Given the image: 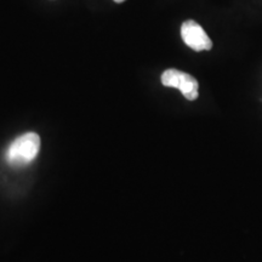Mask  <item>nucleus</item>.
<instances>
[{
    "instance_id": "obj_3",
    "label": "nucleus",
    "mask_w": 262,
    "mask_h": 262,
    "mask_svg": "<svg viewBox=\"0 0 262 262\" xmlns=\"http://www.w3.org/2000/svg\"><path fill=\"white\" fill-rule=\"evenodd\" d=\"M181 37L185 44L194 51L210 50L212 48L211 39L209 38L204 29L193 19L183 22L181 26Z\"/></svg>"
},
{
    "instance_id": "obj_4",
    "label": "nucleus",
    "mask_w": 262,
    "mask_h": 262,
    "mask_svg": "<svg viewBox=\"0 0 262 262\" xmlns=\"http://www.w3.org/2000/svg\"><path fill=\"white\" fill-rule=\"evenodd\" d=\"M114 2H116V3H123V2H125V0H114Z\"/></svg>"
},
{
    "instance_id": "obj_2",
    "label": "nucleus",
    "mask_w": 262,
    "mask_h": 262,
    "mask_svg": "<svg viewBox=\"0 0 262 262\" xmlns=\"http://www.w3.org/2000/svg\"><path fill=\"white\" fill-rule=\"evenodd\" d=\"M162 84L164 86L179 89L188 101H194L198 97L199 84L195 78L175 68H170L164 72L162 74Z\"/></svg>"
},
{
    "instance_id": "obj_1",
    "label": "nucleus",
    "mask_w": 262,
    "mask_h": 262,
    "mask_svg": "<svg viewBox=\"0 0 262 262\" xmlns=\"http://www.w3.org/2000/svg\"><path fill=\"white\" fill-rule=\"evenodd\" d=\"M40 149V137L35 133H27L16 137L10 143L5 153L6 162L10 165H27L38 156Z\"/></svg>"
}]
</instances>
